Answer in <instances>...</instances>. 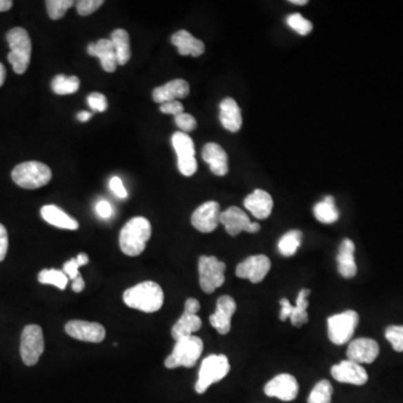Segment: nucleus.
Returning <instances> with one entry per match:
<instances>
[{"instance_id":"obj_1","label":"nucleus","mask_w":403,"mask_h":403,"mask_svg":"<svg viewBox=\"0 0 403 403\" xmlns=\"http://www.w3.org/2000/svg\"><path fill=\"white\" fill-rule=\"evenodd\" d=\"M124 302L130 308L144 313H156L164 305V291L155 282H140L124 293Z\"/></svg>"},{"instance_id":"obj_2","label":"nucleus","mask_w":403,"mask_h":403,"mask_svg":"<svg viewBox=\"0 0 403 403\" xmlns=\"http://www.w3.org/2000/svg\"><path fill=\"white\" fill-rule=\"evenodd\" d=\"M151 232L150 222L146 217H137L129 219L120 232V249L128 257L141 255L150 239Z\"/></svg>"},{"instance_id":"obj_3","label":"nucleus","mask_w":403,"mask_h":403,"mask_svg":"<svg viewBox=\"0 0 403 403\" xmlns=\"http://www.w3.org/2000/svg\"><path fill=\"white\" fill-rule=\"evenodd\" d=\"M10 52L8 62L12 64V70L17 75H24L30 66L32 57V41L28 32L21 27H15L7 33Z\"/></svg>"},{"instance_id":"obj_4","label":"nucleus","mask_w":403,"mask_h":403,"mask_svg":"<svg viewBox=\"0 0 403 403\" xmlns=\"http://www.w3.org/2000/svg\"><path fill=\"white\" fill-rule=\"evenodd\" d=\"M204 343L197 336H188L176 341L174 350L165 361L167 368H193L203 353Z\"/></svg>"},{"instance_id":"obj_5","label":"nucleus","mask_w":403,"mask_h":403,"mask_svg":"<svg viewBox=\"0 0 403 403\" xmlns=\"http://www.w3.org/2000/svg\"><path fill=\"white\" fill-rule=\"evenodd\" d=\"M12 177L21 188L36 190L50 183L52 170L48 165L39 161H26L12 169Z\"/></svg>"},{"instance_id":"obj_6","label":"nucleus","mask_w":403,"mask_h":403,"mask_svg":"<svg viewBox=\"0 0 403 403\" xmlns=\"http://www.w3.org/2000/svg\"><path fill=\"white\" fill-rule=\"evenodd\" d=\"M230 362L226 355L208 356L202 362L199 368V379L195 384V391L199 395H203L206 392L213 383L219 382L228 375L230 372Z\"/></svg>"},{"instance_id":"obj_7","label":"nucleus","mask_w":403,"mask_h":403,"mask_svg":"<svg viewBox=\"0 0 403 403\" xmlns=\"http://www.w3.org/2000/svg\"><path fill=\"white\" fill-rule=\"evenodd\" d=\"M360 316L355 311H345L327 320V332L333 344L344 345L351 341L359 325Z\"/></svg>"},{"instance_id":"obj_8","label":"nucleus","mask_w":403,"mask_h":403,"mask_svg":"<svg viewBox=\"0 0 403 403\" xmlns=\"http://www.w3.org/2000/svg\"><path fill=\"white\" fill-rule=\"evenodd\" d=\"M226 266L217 257L202 255L199 260V286L206 294H212L226 282Z\"/></svg>"},{"instance_id":"obj_9","label":"nucleus","mask_w":403,"mask_h":403,"mask_svg":"<svg viewBox=\"0 0 403 403\" xmlns=\"http://www.w3.org/2000/svg\"><path fill=\"white\" fill-rule=\"evenodd\" d=\"M45 350L43 331L39 325H27L21 333V356L24 364L34 366Z\"/></svg>"},{"instance_id":"obj_10","label":"nucleus","mask_w":403,"mask_h":403,"mask_svg":"<svg viewBox=\"0 0 403 403\" xmlns=\"http://www.w3.org/2000/svg\"><path fill=\"white\" fill-rule=\"evenodd\" d=\"M172 144L177 154L179 172L186 177L194 175L197 170V161L195 159L193 139L183 131H178L173 135Z\"/></svg>"},{"instance_id":"obj_11","label":"nucleus","mask_w":403,"mask_h":403,"mask_svg":"<svg viewBox=\"0 0 403 403\" xmlns=\"http://www.w3.org/2000/svg\"><path fill=\"white\" fill-rule=\"evenodd\" d=\"M219 223H222L226 232L232 237H237L244 231L257 233L261 228L259 223L251 222L246 212L237 206H231L223 210L219 217Z\"/></svg>"},{"instance_id":"obj_12","label":"nucleus","mask_w":403,"mask_h":403,"mask_svg":"<svg viewBox=\"0 0 403 403\" xmlns=\"http://www.w3.org/2000/svg\"><path fill=\"white\" fill-rule=\"evenodd\" d=\"M311 294L309 289H302L296 299V306H293L287 298L280 299V320L282 322L291 318V324L295 327H302V325L308 323V308L309 302L307 297Z\"/></svg>"},{"instance_id":"obj_13","label":"nucleus","mask_w":403,"mask_h":403,"mask_svg":"<svg viewBox=\"0 0 403 403\" xmlns=\"http://www.w3.org/2000/svg\"><path fill=\"white\" fill-rule=\"evenodd\" d=\"M271 269V261L267 255H251L237 264L235 273L241 279H248L252 284L262 282Z\"/></svg>"},{"instance_id":"obj_14","label":"nucleus","mask_w":403,"mask_h":403,"mask_svg":"<svg viewBox=\"0 0 403 403\" xmlns=\"http://www.w3.org/2000/svg\"><path fill=\"white\" fill-rule=\"evenodd\" d=\"M221 213L222 212L217 202H205L204 204L194 210L190 222L197 231L210 233L219 226Z\"/></svg>"},{"instance_id":"obj_15","label":"nucleus","mask_w":403,"mask_h":403,"mask_svg":"<svg viewBox=\"0 0 403 403\" xmlns=\"http://www.w3.org/2000/svg\"><path fill=\"white\" fill-rule=\"evenodd\" d=\"M299 386L296 377L291 374L282 373L270 380L264 386V393L268 397H278L282 401H293L296 399Z\"/></svg>"},{"instance_id":"obj_16","label":"nucleus","mask_w":403,"mask_h":403,"mask_svg":"<svg viewBox=\"0 0 403 403\" xmlns=\"http://www.w3.org/2000/svg\"><path fill=\"white\" fill-rule=\"evenodd\" d=\"M68 336L77 341L89 343H101L106 337V329L99 323H91L86 320H70L66 325Z\"/></svg>"},{"instance_id":"obj_17","label":"nucleus","mask_w":403,"mask_h":403,"mask_svg":"<svg viewBox=\"0 0 403 403\" xmlns=\"http://www.w3.org/2000/svg\"><path fill=\"white\" fill-rule=\"evenodd\" d=\"M380 346L377 341L372 338H357L351 342L347 347V360L355 362L357 364H371L377 359Z\"/></svg>"},{"instance_id":"obj_18","label":"nucleus","mask_w":403,"mask_h":403,"mask_svg":"<svg viewBox=\"0 0 403 403\" xmlns=\"http://www.w3.org/2000/svg\"><path fill=\"white\" fill-rule=\"evenodd\" d=\"M237 311V302L231 296L219 297L217 311L210 316V323L221 335H226L231 331V318Z\"/></svg>"},{"instance_id":"obj_19","label":"nucleus","mask_w":403,"mask_h":403,"mask_svg":"<svg viewBox=\"0 0 403 403\" xmlns=\"http://www.w3.org/2000/svg\"><path fill=\"white\" fill-rule=\"evenodd\" d=\"M331 373L338 382L348 383L354 386H364L368 380L365 368L361 364H357L350 360H345L334 365Z\"/></svg>"},{"instance_id":"obj_20","label":"nucleus","mask_w":403,"mask_h":403,"mask_svg":"<svg viewBox=\"0 0 403 403\" xmlns=\"http://www.w3.org/2000/svg\"><path fill=\"white\" fill-rule=\"evenodd\" d=\"M88 54L100 59L101 66L104 71L110 73L116 71L118 61L111 39H99L98 42L91 43L88 46Z\"/></svg>"},{"instance_id":"obj_21","label":"nucleus","mask_w":403,"mask_h":403,"mask_svg":"<svg viewBox=\"0 0 403 403\" xmlns=\"http://www.w3.org/2000/svg\"><path fill=\"white\" fill-rule=\"evenodd\" d=\"M190 95V84L181 79L169 81L164 86H158L153 92L155 102L163 104L165 102L176 101V99H184Z\"/></svg>"},{"instance_id":"obj_22","label":"nucleus","mask_w":403,"mask_h":403,"mask_svg":"<svg viewBox=\"0 0 403 403\" xmlns=\"http://www.w3.org/2000/svg\"><path fill=\"white\" fill-rule=\"evenodd\" d=\"M244 206L255 219H266L273 212V199L266 190H255L253 193L246 196Z\"/></svg>"},{"instance_id":"obj_23","label":"nucleus","mask_w":403,"mask_h":403,"mask_svg":"<svg viewBox=\"0 0 403 403\" xmlns=\"http://www.w3.org/2000/svg\"><path fill=\"white\" fill-rule=\"evenodd\" d=\"M355 244L350 239H345L338 248L337 255V270L340 275L345 279H352L357 273V266H356L355 258Z\"/></svg>"},{"instance_id":"obj_24","label":"nucleus","mask_w":403,"mask_h":403,"mask_svg":"<svg viewBox=\"0 0 403 403\" xmlns=\"http://www.w3.org/2000/svg\"><path fill=\"white\" fill-rule=\"evenodd\" d=\"M203 159L210 165L214 175L224 176L228 174V155L226 150L215 143H208L203 148Z\"/></svg>"},{"instance_id":"obj_25","label":"nucleus","mask_w":403,"mask_h":403,"mask_svg":"<svg viewBox=\"0 0 403 403\" xmlns=\"http://www.w3.org/2000/svg\"><path fill=\"white\" fill-rule=\"evenodd\" d=\"M173 45L177 48L178 54L183 57H201L202 54L205 52L204 43L201 39H195L190 32L187 30H178L172 36Z\"/></svg>"},{"instance_id":"obj_26","label":"nucleus","mask_w":403,"mask_h":403,"mask_svg":"<svg viewBox=\"0 0 403 403\" xmlns=\"http://www.w3.org/2000/svg\"><path fill=\"white\" fill-rule=\"evenodd\" d=\"M219 121L226 130L237 132L242 127L241 110L235 99L226 98L219 104Z\"/></svg>"},{"instance_id":"obj_27","label":"nucleus","mask_w":403,"mask_h":403,"mask_svg":"<svg viewBox=\"0 0 403 403\" xmlns=\"http://www.w3.org/2000/svg\"><path fill=\"white\" fill-rule=\"evenodd\" d=\"M41 215L46 222L50 223V226H57V228L72 230V231L79 228L77 219L68 215L57 205H45L41 210Z\"/></svg>"},{"instance_id":"obj_28","label":"nucleus","mask_w":403,"mask_h":403,"mask_svg":"<svg viewBox=\"0 0 403 403\" xmlns=\"http://www.w3.org/2000/svg\"><path fill=\"white\" fill-rule=\"evenodd\" d=\"M202 327V320L197 314H190L184 311L179 320L172 328V337L178 341L181 338L188 337L194 333L199 332Z\"/></svg>"},{"instance_id":"obj_29","label":"nucleus","mask_w":403,"mask_h":403,"mask_svg":"<svg viewBox=\"0 0 403 403\" xmlns=\"http://www.w3.org/2000/svg\"><path fill=\"white\" fill-rule=\"evenodd\" d=\"M111 42L115 46L118 66H125L131 57L130 39L125 30H113Z\"/></svg>"},{"instance_id":"obj_30","label":"nucleus","mask_w":403,"mask_h":403,"mask_svg":"<svg viewBox=\"0 0 403 403\" xmlns=\"http://www.w3.org/2000/svg\"><path fill=\"white\" fill-rule=\"evenodd\" d=\"M313 212L317 221L324 224L335 223L340 217V212L336 208L335 199L333 196H326L323 201L318 202Z\"/></svg>"},{"instance_id":"obj_31","label":"nucleus","mask_w":403,"mask_h":403,"mask_svg":"<svg viewBox=\"0 0 403 403\" xmlns=\"http://www.w3.org/2000/svg\"><path fill=\"white\" fill-rule=\"evenodd\" d=\"M302 241V233L299 230H291L282 235L278 242V251L284 257L294 255Z\"/></svg>"},{"instance_id":"obj_32","label":"nucleus","mask_w":403,"mask_h":403,"mask_svg":"<svg viewBox=\"0 0 403 403\" xmlns=\"http://www.w3.org/2000/svg\"><path fill=\"white\" fill-rule=\"evenodd\" d=\"M80 88V80L75 75L66 77L64 75H59L52 81V90L57 95H73Z\"/></svg>"},{"instance_id":"obj_33","label":"nucleus","mask_w":403,"mask_h":403,"mask_svg":"<svg viewBox=\"0 0 403 403\" xmlns=\"http://www.w3.org/2000/svg\"><path fill=\"white\" fill-rule=\"evenodd\" d=\"M39 282L44 285H53L64 291L68 284V278L63 270L44 269L39 273Z\"/></svg>"},{"instance_id":"obj_34","label":"nucleus","mask_w":403,"mask_h":403,"mask_svg":"<svg viewBox=\"0 0 403 403\" xmlns=\"http://www.w3.org/2000/svg\"><path fill=\"white\" fill-rule=\"evenodd\" d=\"M332 395V384L328 380H322L311 390L308 397V403H331Z\"/></svg>"},{"instance_id":"obj_35","label":"nucleus","mask_w":403,"mask_h":403,"mask_svg":"<svg viewBox=\"0 0 403 403\" xmlns=\"http://www.w3.org/2000/svg\"><path fill=\"white\" fill-rule=\"evenodd\" d=\"M45 3H46L50 19L57 21L66 16L68 9L75 5V1L73 0H48Z\"/></svg>"},{"instance_id":"obj_36","label":"nucleus","mask_w":403,"mask_h":403,"mask_svg":"<svg viewBox=\"0 0 403 403\" xmlns=\"http://www.w3.org/2000/svg\"><path fill=\"white\" fill-rule=\"evenodd\" d=\"M286 21H287L288 26L293 28L295 32L300 34V35H308L311 30H313V24H311V21L302 17L298 12L288 16Z\"/></svg>"},{"instance_id":"obj_37","label":"nucleus","mask_w":403,"mask_h":403,"mask_svg":"<svg viewBox=\"0 0 403 403\" xmlns=\"http://www.w3.org/2000/svg\"><path fill=\"white\" fill-rule=\"evenodd\" d=\"M386 338L395 352H403V325H391L386 329Z\"/></svg>"},{"instance_id":"obj_38","label":"nucleus","mask_w":403,"mask_h":403,"mask_svg":"<svg viewBox=\"0 0 403 403\" xmlns=\"http://www.w3.org/2000/svg\"><path fill=\"white\" fill-rule=\"evenodd\" d=\"M104 3V0H81V1H77L75 6H77L79 15L89 16L97 12Z\"/></svg>"},{"instance_id":"obj_39","label":"nucleus","mask_w":403,"mask_h":403,"mask_svg":"<svg viewBox=\"0 0 403 403\" xmlns=\"http://www.w3.org/2000/svg\"><path fill=\"white\" fill-rule=\"evenodd\" d=\"M175 122L177 127L183 130V132H190V131H193L195 129L196 126H197V122H196V119L194 118L192 115H188V113H181L178 116L175 117Z\"/></svg>"},{"instance_id":"obj_40","label":"nucleus","mask_w":403,"mask_h":403,"mask_svg":"<svg viewBox=\"0 0 403 403\" xmlns=\"http://www.w3.org/2000/svg\"><path fill=\"white\" fill-rule=\"evenodd\" d=\"M89 107L97 112H104L108 109V100L102 93L93 92L88 97Z\"/></svg>"},{"instance_id":"obj_41","label":"nucleus","mask_w":403,"mask_h":403,"mask_svg":"<svg viewBox=\"0 0 403 403\" xmlns=\"http://www.w3.org/2000/svg\"><path fill=\"white\" fill-rule=\"evenodd\" d=\"M159 110L160 112L165 115H174L176 117L184 112V106L179 101H170V102L160 104Z\"/></svg>"},{"instance_id":"obj_42","label":"nucleus","mask_w":403,"mask_h":403,"mask_svg":"<svg viewBox=\"0 0 403 403\" xmlns=\"http://www.w3.org/2000/svg\"><path fill=\"white\" fill-rule=\"evenodd\" d=\"M80 267V264H77V259H71V260L66 261L64 266H63V273H66L68 279L75 280L77 276L81 275L79 273V268Z\"/></svg>"},{"instance_id":"obj_43","label":"nucleus","mask_w":403,"mask_h":403,"mask_svg":"<svg viewBox=\"0 0 403 403\" xmlns=\"http://www.w3.org/2000/svg\"><path fill=\"white\" fill-rule=\"evenodd\" d=\"M110 188L113 193L118 196L119 199H127L128 193L122 181L119 177H112L110 179Z\"/></svg>"},{"instance_id":"obj_44","label":"nucleus","mask_w":403,"mask_h":403,"mask_svg":"<svg viewBox=\"0 0 403 403\" xmlns=\"http://www.w3.org/2000/svg\"><path fill=\"white\" fill-rule=\"evenodd\" d=\"M8 251V233L3 224H0V262L6 258Z\"/></svg>"},{"instance_id":"obj_45","label":"nucleus","mask_w":403,"mask_h":403,"mask_svg":"<svg viewBox=\"0 0 403 403\" xmlns=\"http://www.w3.org/2000/svg\"><path fill=\"white\" fill-rule=\"evenodd\" d=\"M97 213L102 219H109L111 217V214H112V208H111L109 202H99L98 204H97Z\"/></svg>"},{"instance_id":"obj_46","label":"nucleus","mask_w":403,"mask_h":403,"mask_svg":"<svg viewBox=\"0 0 403 403\" xmlns=\"http://www.w3.org/2000/svg\"><path fill=\"white\" fill-rule=\"evenodd\" d=\"M201 308V305H199V302L195 298H188V299L185 302V309L184 311L187 313H190V314H197V311Z\"/></svg>"},{"instance_id":"obj_47","label":"nucleus","mask_w":403,"mask_h":403,"mask_svg":"<svg viewBox=\"0 0 403 403\" xmlns=\"http://www.w3.org/2000/svg\"><path fill=\"white\" fill-rule=\"evenodd\" d=\"M84 288H86V282H84L82 276H77L75 280H72V289L75 293H82Z\"/></svg>"},{"instance_id":"obj_48","label":"nucleus","mask_w":403,"mask_h":403,"mask_svg":"<svg viewBox=\"0 0 403 403\" xmlns=\"http://www.w3.org/2000/svg\"><path fill=\"white\" fill-rule=\"evenodd\" d=\"M12 7V1L10 0H0V12H8Z\"/></svg>"},{"instance_id":"obj_49","label":"nucleus","mask_w":403,"mask_h":403,"mask_svg":"<svg viewBox=\"0 0 403 403\" xmlns=\"http://www.w3.org/2000/svg\"><path fill=\"white\" fill-rule=\"evenodd\" d=\"M91 117H92V113L88 112V111H81V112L77 113V119L82 122L88 121Z\"/></svg>"},{"instance_id":"obj_50","label":"nucleus","mask_w":403,"mask_h":403,"mask_svg":"<svg viewBox=\"0 0 403 403\" xmlns=\"http://www.w3.org/2000/svg\"><path fill=\"white\" fill-rule=\"evenodd\" d=\"M77 264H80V266H86L88 262H89V257L86 255V253H80V255H77Z\"/></svg>"},{"instance_id":"obj_51","label":"nucleus","mask_w":403,"mask_h":403,"mask_svg":"<svg viewBox=\"0 0 403 403\" xmlns=\"http://www.w3.org/2000/svg\"><path fill=\"white\" fill-rule=\"evenodd\" d=\"M6 80V68L0 63V86H3V82Z\"/></svg>"},{"instance_id":"obj_52","label":"nucleus","mask_w":403,"mask_h":403,"mask_svg":"<svg viewBox=\"0 0 403 403\" xmlns=\"http://www.w3.org/2000/svg\"><path fill=\"white\" fill-rule=\"evenodd\" d=\"M289 3H294V5H298V6H302V5H307L308 1H307V0H291Z\"/></svg>"}]
</instances>
